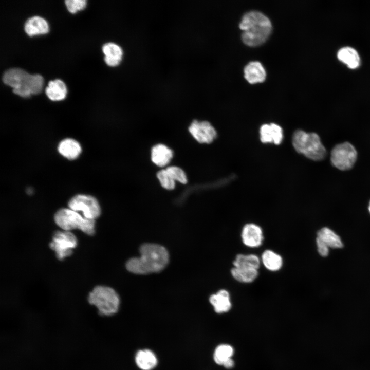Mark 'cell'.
Instances as JSON below:
<instances>
[{"label":"cell","mask_w":370,"mask_h":370,"mask_svg":"<svg viewBox=\"0 0 370 370\" xmlns=\"http://www.w3.org/2000/svg\"><path fill=\"white\" fill-rule=\"evenodd\" d=\"M140 256L132 258L126 264L131 272L144 274L160 271L169 262V254L166 249L159 245L145 244L140 249Z\"/></svg>","instance_id":"obj_1"},{"label":"cell","mask_w":370,"mask_h":370,"mask_svg":"<svg viewBox=\"0 0 370 370\" xmlns=\"http://www.w3.org/2000/svg\"><path fill=\"white\" fill-rule=\"evenodd\" d=\"M239 27L243 30L242 38L244 43L253 46L263 43L272 29L270 19L256 10L246 12L243 16Z\"/></svg>","instance_id":"obj_2"},{"label":"cell","mask_w":370,"mask_h":370,"mask_svg":"<svg viewBox=\"0 0 370 370\" xmlns=\"http://www.w3.org/2000/svg\"><path fill=\"white\" fill-rule=\"evenodd\" d=\"M4 84L13 88V92L24 98L41 91L44 79L39 74L31 75L21 68L5 71L2 77Z\"/></svg>","instance_id":"obj_3"},{"label":"cell","mask_w":370,"mask_h":370,"mask_svg":"<svg viewBox=\"0 0 370 370\" xmlns=\"http://www.w3.org/2000/svg\"><path fill=\"white\" fill-rule=\"evenodd\" d=\"M292 142L297 152L310 159L320 161L326 156V150L319 136L315 133H307L298 130L293 134Z\"/></svg>","instance_id":"obj_4"},{"label":"cell","mask_w":370,"mask_h":370,"mask_svg":"<svg viewBox=\"0 0 370 370\" xmlns=\"http://www.w3.org/2000/svg\"><path fill=\"white\" fill-rule=\"evenodd\" d=\"M88 302L94 305L99 314L110 316L117 312L120 303L119 298L112 288L104 286H97L89 292Z\"/></svg>","instance_id":"obj_5"},{"label":"cell","mask_w":370,"mask_h":370,"mask_svg":"<svg viewBox=\"0 0 370 370\" xmlns=\"http://www.w3.org/2000/svg\"><path fill=\"white\" fill-rule=\"evenodd\" d=\"M54 219L56 224L65 231L78 229L89 235L95 233V220L86 218L70 209L59 210L55 214Z\"/></svg>","instance_id":"obj_6"},{"label":"cell","mask_w":370,"mask_h":370,"mask_svg":"<svg viewBox=\"0 0 370 370\" xmlns=\"http://www.w3.org/2000/svg\"><path fill=\"white\" fill-rule=\"evenodd\" d=\"M357 158L354 146L349 142L336 145L331 152L332 164L337 169L346 171L353 168Z\"/></svg>","instance_id":"obj_7"},{"label":"cell","mask_w":370,"mask_h":370,"mask_svg":"<svg viewBox=\"0 0 370 370\" xmlns=\"http://www.w3.org/2000/svg\"><path fill=\"white\" fill-rule=\"evenodd\" d=\"M78 244L76 236L69 231H56L49 247L55 251L58 260H62L72 253V249Z\"/></svg>","instance_id":"obj_8"},{"label":"cell","mask_w":370,"mask_h":370,"mask_svg":"<svg viewBox=\"0 0 370 370\" xmlns=\"http://www.w3.org/2000/svg\"><path fill=\"white\" fill-rule=\"evenodd\" d=\"M69 209L76 212H82L85 218L95 220L101 214L98 201L94 197L85 195H77L68 202Z\"/></svg>","instance_id":"obj_9"},{"label":"cell","mask_w":370,"mask_h":370,"mask_svg":"<svg viewBox=\"0 0 370 370\" xmlns=\"http://www.w3.org/2000/svg\"><path fill=\"white\" fill-rule=\"evenodd\" d=\"M189 130L193 137L200 143H210L217 137L214 127L206 121H193Z\"/></svg>","instance_id":"obj_10"},{"label":"cell","mask_w":370,"mask_h":370,"mask_svg":"<svg viewBox=\"0 0 370 370\" xmlns=\"http://www.w3.org/2000/svg\"><path fill=\"white\" fill-rule=\"evenodd\" d=\"M241 236L243 243L246 246L251 248L260 246L264 238L261 227L252 223L247 224L244 226Z\"/></svg>","instance_id":"obj_11"},{"label":"cell","mask_w":370,"mask_h":370,"mask_svg":"<svg viewBox=\"0 0 370 370\" xmlns=\"http://www.w3.org/2000/svg\"><path fill=\"white\" fill-rule=\"evenodd\" d=\"M282 128L277 124H263L260 128V138L262 143L280 144L283 140Z\"/></svg>","instance_id":"obj_12"},{"label":"cell","mask_w":370,"mask_h":370,"mask_svg":"<svg viewBox=\"0 0 370 370\" xmlns=\"http://www.w3.org/2000/svg\"><path fill=\"white\" fill-rule=\"evenodd\" d=\"M244 77L251 84L263 82L266 77V72L259 61H251L244 69Z\"/></svg>","instance_id":"obj_13"},{"label":"cell","mask_w":370,"mask_h":370,"mask_svg":"<svg viewBox=\"0 0 370 370\" xmlns=\"http://www.w3.org/2000/svg\"><path fill=\"white\" fill-rule=\"evenodd\" d=\"M209 301L216 312L221 313L228 311L231 308L230 294L228 291L221 289L211 295Z\"/></svg>","instance_id":"obj_14"},{"label":"cell","mask_w":370,"mask_h":370,"mask_svg":"<svg viewBox=\"0 0 370 370\" xmlns=\"http://www.w3.org/2000/svg\"><path fill=\"white\" fill-rule=\"evenodd\" d=\"M24 30L29 36H31L47 33L49 31V27L45 19L39 16H34L26 21Z\"/></svg>","instance_id":"obj_15"},{"label":"cell","mask_w":370,"mask_h":370,"mask_svg":"<svg viewBox=\"0 0 370 370\" xmlns=\"http://www.w3.org/2000/svg\"><path fill=\"white\" fill-rule=\"evenodd\" d=\"M172 157L173 151L164 144H157L152 149V161L159 166L162 167L167 165Z\"/></svg>","instance_id":"obj_16"},{"label":"cell","mask_w":370,"mask_h":370,"mask_svg":"<svg viewBox=\"0 0 370 370\" xmlns=\"http://www.w3.org/2000/svg\"><path fill=\"white\" fill-rule=\"evenodd\" d=\"M102 51L105 54L104 61L109 66H117L122 60L123 50L115 43L109 42L104 44Z\"/></svg>","instance_id":"obj_17"},{"label":"cell","mask_w":370,"mask_h":370,"mask_svg":"<svg viewBox=\"0 0 370 370\" xmlns=\"http://www.w3.org/2000/svg\"><path fill=\"white\" fill-rule=\"evenodd\" d=\"M135 362L142 370H151L157 365V359L154 353L149 349L139 350L135 356Z\"/></svg>","instance_id":"obj_18"},{"label":"cell","mask_w":370,"mask_h":370,"mask_svg":"<svg viewBox=\"0 0 370 370\" xmlns=\"http://www.w3.org/2000/svg\"><path fill=\"white\" fill-rule=\"evenodd\" d=\"M47 96L52 101H60L64 99L66 95L67 89L64 83L59 79L50 81L46 87Z\"/></svg>","instance_id":"obj_19"},{"label":"cell","mask_w":370,"mask_h":370,"mask_svg":"<svg viewBox=\"0 0 370 370\" xmlns=\"http://www.w3.org/2000/svg\"><path fill=\"white\" fill-rule=\"evenodd\" d=\"M58 150L61 154L69 159H75L81 152L80 144L76 140L66 139L60 142Z\"/></svg>","instance_id":"obj_20"},{"label":"cell","mask_w":370,"mask_h":370,"mask_svg":"<svg viewBox=\"0 0 370 370\" xmlns=\"http://www.w3.org/2000/svg\"><path fill=\"white\" fill-rule=\"evenodd\" d=\"M338 58L351 69L357 68L360 63L359 55L357 51L350 47L341 48L338 52Z\"/></svg>","instance_id":"obj_21"},{"label":"cell","mask_w":370,"mask_h":370,"mask_svg":"<svg viewBox=\"0 0 370 370\" xmlns=\"http://www.w3.org/2000/svg\"><path fill=\"white\" fill-rule=\"evenodd\" d=\"M317 237L324 242L329 248H341L343 245L340 237L330 229L324 227L317 232Z\"/></svg>","instance_id":"obj_22"},{"label":"cell","mask_w":370,"mask_h":370,"mask_svg":"<svg viewBox=\"0 0 370 370\" xmlns=\"http://www.w3.org/2000/svg\"><path fill=\"white\" fill-rule=\"evenodd\" d=\"M262 261L264 266L271 271L280 270L283 265L282 257L270 250H266L263 253Z\"/></svg>","instance_id":"obj_23"},{"label":"cell","mask_w":370,"mask_h":370,"mask_svg":"<svg viewBox=\"0 0 370 370\" xmlns=\"http://www.w3.org/2000/svg\"><path fill=\"white\" fill-rule=\"evenodd\" d=\"M260 261L255 254H238L233 262L234 267L240 268L255 269L259 268Z\"/></svg>","instance_id":"obj_24"},{"label":"cell","mask_w":370,"mask_h":370,"mask_svg":"<svg viewBox=\"0 0 370 370\" xmlns=\"http://www.w3.org/2000/svg\"><path fill=\"white\" fill-rule=\"evenodd\" d=\"M232 276L241 283H251L258 275V270L255 269L240 268L233 267L231 270Z\"/></svg>","instance_id":"obj_25"},{"label":"cell","mask_w":370,"mask_h":370,"mask_svg":"<svg viewBox=\"0 0 370 370\" xmlns=\"http://www.w3.org/2000/svg\"><path fill=\"white\" fill-rule=\"evenodd\" d=\"M234 353L233 347L227 344L218 345L214 353V361L219 365H223L228 358L232 357Z\"/></svg>","instance_id":"obj_26"},{"label":"cell","mask_w":370,"mask_h":370,"mask_svg":"<svg viewBox=\"0 0 370 370\" xmlns=\"http://www.w3.org/2000/svg\"><path fill=\"white\" fill-rule=\"evenodd\" d=\"M157 176L161 185L165 189L173 190L175 186L174 180L171 177L166 169L159 171Z\"/></svg>","instance_id":"obj_27"},{"label":"cell","mask_w":370,"mask_h":370,"mask_svg":"<svg viewBox=\"0 0 370 370\" xmlns=\"http://www.w3.org/2000/svg\"><path fill=\"white\" fill-rule=\"evenodd\" d=\"M174 181L185 184L187 182V178L184 172L180 168L171 166L165 169Z\"/></svg>","instance_id":"obj_28"},{"label":"cell","mask_w":370,"mask_h":370,"mask_svg":"<svg viewBox=\"0 0 370 370\" xmlns=\"http://www.w3.org/2000/svg\"><path fill=\"white\" fill-rule=\"evenodd\" d=\"M65 3L68 11L71 13L83 9L86 5L85 0H66Z\"/></svg>","instance_id":"obj_29"},{"label":"cell","mask_w":370,"mask_h":370,"mask_svg":"<svg viewBox=\"0 0 370 370\" xmlns=\"http://www.w3.org/2000/svg\"><path fill=\"white\" fill-rule=\"evenodd\" d=\"M316 243L319 254L323 257L327 256L329 253V247L318 237L316 238Z\"/></svg>","instance_id":"obj_30"},{"label":"cell","mask_w":370,"mask_h":370,"mask_svg":"<svg viewBox=\"0 0 370 370\" xmlns=\"http://www.w3.org/2000/svg\"><path fill=\"white\" fill-rule=\"evenodd\" d=\"M234 361L230 358L227 359L223 363V365L227 368H231L234 366Z\"/></svg>","instance_id":"obj_31"},{"label":"cell","mask_w":370,"mask_h":370,"mask_svg":"<svg viewBox=\"0 0 370 370\" xmlns=\"http://www.w3.org/2000/svg\"><path fill=\"white\" fill-rule=\"evenodd\" d=\"M368 210H369V212H370V202H369V207H368Z\"/></svg>","instance_id":"obj_32"}]
</instances>
